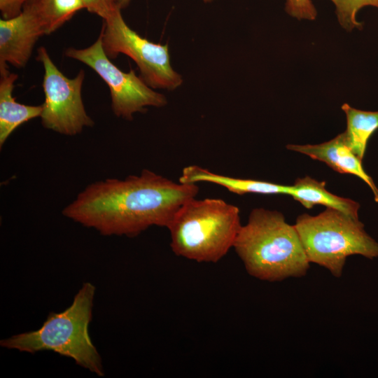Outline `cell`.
Segmentation results:
<instances>
[{
  "label": "cell",
  "mask_w": 378,
  "mask_h": 378,
  "mask_svg": "<svg viewBox=\"0 0 378 378\" xmlns=\"http://www.w3.org/2000/svg\"><path fill=\"white\" fill-rule=\"evenodd\" d=\"M199 189L197 183L174 182L144 169L139 175L89 184L62 214L102 235L132 237L153 225L167 228Z\"/></svg>",
  "instance_id": "1"
},
{
  "label": "cell",
  "mask_w": 378,
  "mask_h": 378,
  "mask_svg": "<svg viewBox=\"0 0 378 378\" xmlns=\"http://www.w3.org/2000/svg\"><path fill=\"white\" fill-rule=\"evenodd\" d=\"M233 248L248 274L262 281L302 277L310 267L295 225L277 211L253 209Z\"/></svg>",
  "instance_id": "2"
},
{
  "label": "cell",
  "mask_w": 378,
  "mask_h": 378,
  "mask_svg": "<svg viewBox=\"0 0 378 378\" xmlns=\"http://www.w3.org/2000/svg\"><path fill=\"white\" fill-rule=\"evenodd\" d=\"M95 289L91 283H84L70 307L59 313L50 312L42 326L36 330L1 340V346L30 354L52 351L74 359L76 364L104 377L102 358L88 331Z\"/></svg>",
  "instance_id": "3"
},
{
  "label": "cell",
  "mask_w": 378,
  "mask_h": 378,
  "mask_svg": "<svg viewBox=\"0 0 378 378\" xmlns=\"http://www.w3.org/2000/svg\"><path fill=\"white\" fill-rule=\"evenodd\" d=\"M239 209L221 199L192 198L176 213L167 229L178 256L217 262L233 248L241 227Z\"/></svg>",
  "instance_id": "4"
},
{
  "label": "cell",
  "mask_w": 378,
  "mask_h": 378,
  "mask_svg": "<svg viewBox=\"0 0 378 378\" xmlns=\"http://www.w3.org/2000/svg\"><path fill=\"white\" fill-rule=\"evenodd\" d=\"M310 263L328 270L335 277L342 275L348 257H378V243L364 230L358 218L326 208L316 216L304 214L294 224Z\"/></svg>",
  "instance_id": "5"
},
{
  "label": "cell",
  "mask_w": 378,
  "mask_h": 378,
  "mask_svg": "<svg viewBox=\"0 0 378 378\" xmlns=\"http://www.w3.org/2000/svg\"><path fill=\"white\" fill-rule=\"evenodd\" d=\"M103 49L109 59L120 53L132 59L140 77L151 88L174 90L183 82L171 66L167 45L153 43L130 29L121 10L116 8L106 19L100 32Z\"/></svg>",
  "instance_id": "6"
},
{
  "label": "cell",
  "mask_w": 378,
  "mask_h": 378,
  "mask_svg": "<svg viewBox=\"0 0 378 378\" xmlns=\"http://www.w3.org/2000/svg\"><path fill=\"white\" fill-rule=\"evenodd\" d=\"M64 54L92 69L108 85L117 117L132 120L134 113L145 112L147 106L162 107L167 103L163 94L154 91L134 70L124 72L111 62L103 49L101 34L89 47L69 48Z\"/></svg>",
  "instance_id": "7"
},
{
  "label": "cell",
  "mask_w": 378,
  "mask_h": 378,
  "mask_svg": "<svg viewBox=\"0 0 378 378\" xmlns=\"http://www.w3.org/2000/svg\"><path fill=\"white\" fill-rule=\"evenodd\" d=\"M36 59L44 68L45 102L40 116L43 126L67 136L76 135L85 127H92L94 121L87 113L82 99L85 71L81 69L74 78H67L44 47L38 49Z\"/></svg>",
  "instance_id": "8"
},
{
  "label": "cell",
  "mask_w": 378,
  "mask_h": 378,
  "mask_svg": "<svg viewBox=\"0 0 378 378\" xmlns=\"http://www.w3.org/2000/svg\"><path fill=\"white\" fill-rule=\"evenodd\" d=\"M45 32L32 8L25 4L18 16L0 20V64L17 68L28 62L38 39Z\"/></svg>",
  "instance_id": "9"
},
{
  "label": "cell",
  "mask_w": 378,
  "mask_h": 378,
  "mask_svg": "<svg viewBox=\"0 0 378 378\" xmlns=\"http://www.w3.org/2000/svg\"><path fill=\"white\" fill-rule=\"evenodd\" d=\"M286 148L323 162L338 173L349 174L359 177L370 188L375 202H378V188L364 170L362 160L347 146L343 132L331 140L319 144H288Z\"/></svg>",
  "instance_id": "10"
},
{
  "label": "cell",
  "mask_w": 378,
  "mask_h": 378,
  "mask_svg": "<svg viewBox=\"0 0 378 378\" xmlns=\"http://www.w3.org/2000/svg\"><path fill=\"white\" fill-rule=\"evenodd\" d=\"M18 76L8 71L7 64H0V146L20 125L40 117L43 105L29 106L16 102L13 97Z\"/></svg>",
  "instance_id": "11"
},
{
  "label": "cell",
  "mask_w": 378,
  "mask_h": 378,
  "mask_svg": "<svg viewBox=\"0 0 378 378\" xmlns=\"http://www.w3.org/2000/svg\"><path fill=\"white\" fill-rule=\"evenodd\" d=\"M178 181L184 183H198L200 182L214 183L237 195L255 193L288 195L289 192V186L265 181L231 177L214 173L197 165L184 167Z\"/></svg>",
  "instance_id": "12"
},
{
  "label": "cell",
  "mask_w": 378,
  "mask_h": 378,
  "mask_svg": "<svg viewBox=\"0 0 378 378\" xmlns=\"http://www.w3.org/2000/svg\"><path fill=\"white\" fill-rule=\"evenodd\" d=\"M288 195L307 209L321 204L358 218L360 206L358 202L330 192L326 188V182L309 176L297 178L293 185L289 186Z\"/></svg>",
  "instance_id": "13"
},
{
  "label": "cell",
  "mask_w": 378,
  "mask_h": 378,
  "mask_svg": "<svg viewBox=\"0 0 378 378\" xmlns=\"http://www.w3.org/2000/svg\"><path fill=\"white\" fill-rule=\"evenodd\" d=\"M341 108L346 120V128L343 132L345 141L352 152L363 160L368 141L378 129V111H362L347 103L343 104Z\"/></svg>",
  "instance_id": "14"
},
{
  "label": "cell",
  "mask_w": 378,
  "mask_h": 378,
  "mask_svg": "<svg viewBox=\"0 0 378 378\" xmlns=\"http://www.w3.org/2000/svg\"><path fill=\"white\" fill-rule=\"evenodd\" d=\"M26 4L38 18L45 34L56 31L76 12L85 8L81 0H29Z\"/></svg>",
  "instance_id": "15"
},
{
  "label": "cell",
  "mask_w": 378,
  "mask_h": 378,
  "mask_svg": "<svg viewBox=\"0 0 378 378\" xmlns=\"http://www.w3.org/2000/svg\"><path fill=\"white\" fill-rule=\"evenodd\" d=\"M335 8L337 21L345 31L363 29V22L358 21L357 15L366 6L378 8V0H330Z\"/></svg>",
  "instance_id": "16"
},
{
  "label": "cell",
  "mask_w": 378,
  "mask_h": 378,
  "mask_svg": "<svg viewBox=\"0 0 378 378\" xmlns=\"http://www.w3.org/2000/svg\"><path fill=\"white\" fill-rule=\"evenodd\" d=\"M285 10L288 15L298 20L313 21L318 15L312 0H286Z\"/></svg>",
  "instance_id": "17"
},
{
  "label": "cell",
  "mask_w": 378,
  "mask_h": 378,
  "mask_svg": "<svg viewBox=\"0 0 378 378\" xmlns=\"http://www.w3.org/2000/svg\"><path fill=\"white\" fill-rule=\"evenodd\" d=\"M85 8L97 15L103 20L107 18L113 10L118 8L114 0H81Z\"/></svg>",
  "instance_id": "18"
},
{
  "label": "cell",
  "mask_w": 378,
  "mask_h": 378,
  "mask_svg": "<svg viewBox=\"0 0 378 378\" xmlns=\"http://www.w3.org/2000/svg\"><path fill=\"white\" fill-rule=\"evenodd\" d=\"M29 0H0L2 19L8 20L18 16Z\"/></svg>",
  "instance_id": "19"
},
{
  "label": "cell",
  "mask_w": 378,
  "mask_h": 378,
  "mask_svg": "<svg viewBox=\"0 0 378 378\" xmlns=\"http://www.w3.org/2000/svg\"><path fill=\"white\" fill-rule=\"evenodd\" d=\"M205 2H208L212 0H204ZM130 0H114L115 6L122 10V8H125L127 7V6L129 4Z\"/></svg>",
  "instance_id": "20"
}]
</instances>
